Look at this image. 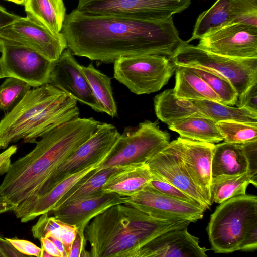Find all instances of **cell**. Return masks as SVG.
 I'll list each match as a JSON object with an SVG mask.
<instances>
[{"instance_id":"1","label":"cell","mask_w":257,"mask_h":257,"mask_svg":"<svg viewBox=\"0 0 257 257\" xmlns=\"http://www.w3.org/2000/svg\"><path fill=\"white\" fill-rule=\"evenodd\" d=\"M61 32L73 55L101 63L120 57L171 56L183 41L173 17L159 21L91 15L73 10L66 15Z\"/></svg>"},{"instance_id":"2","label":"cell","mask_w":257,"mask_h":257,"mask_svg":"<svg viewBox=\"0 0 257 257\" xmlns=\"http://www.w3.org/2000/svg\"><path fill=\"white\" fill-rule=\"evenodd\" d=\"M93 117H77L48 132L34 148L11 163L0 195L16 205L34 196L57 168L98 128Z\"/></svg>"},{"instance_id":"3","label":"cell","mask_w":257,"mask_h":257,"mask_svg":"<svg viewBox=\"0 0 257 257\" xmlns=\"http://www.w3.org/2000/svg\"><path fill=\"white\" fill-rule=\"evenodd\" d=\"M191 223L154 217L119 204L95 217L84 235L90 245L91 257H136L140 249L154 238Z\"/></svg>"},{"instance_id":"4","label":"cell","mask_w":257,"mask_h":257,"mask_svg":"<svg viewBox=\"0 0 257 257\" xmlns=\"http://www.w3.org/2000/svg\"><path fill=\"white\" fill-rule=\"evenodd\" d=\"M77 102L49 83L31 89L0 120V149L20 140L36 143L48 132L78 117Z\"/></svg>"},{"instance_id":"5","label":"cell","mask_w":257,"mask_h":257,"mask_svg":"<svg viewBox=\"0 0 257 257\" xmlns=\"http://www.w3.org/2000/svg\"><path fill=\"white\" fill-rule=\"evenodd\" d=\"M257 225V197H233L218 205L207 227L211 249L228 253L238 250L246 233Z\"/></svg>"},{"instance_id":"6","label":"cell","mask_w":257,"mask_h":257,"mask_svg":"<svg viewBox=\"0 0 257 257\" xmlns=\"http://www.w3.org/2000/svg\"><path fill=\"white\" fill-rule=\"evenodd\" d=\"M176 66L210 71L227 79L238 97L257 83V58H234L214 54L182 41L169 57Z\"/></svg>"},{"instance_id":"7","label":"cell","mask_w":257,"mask_h":257,"mask_svg":"<svg viewBox=\"0 0 257 257\" xmlns=\"http://www.w3.org/2000/svg\"><path fill=\"white\" fill-rule=\"evenodd\" d=\"M170 134L157 122L145 120L137 126L125 127L96 171L110 167L146 163L169 144Z\"/></svg>"},{"instance_id":"8","label":"cell","mask_w":257,"mask_h":257,"mask_svg":"<svg viewBox=\"0 0 257 257\" xmlns=\"http://www.w3.org/2000/svg\"><path fill=\"white\" fill-rule=\"evenodd\" d=\"M113 63L114 77L137 95L161 90L177 67L168 57L161 55L120 57Z\"/></svg>"},{"instance_id":"9","label":"cell","mask_w":257,"mask_h":257,"mask_svg":"<svg viewBox=\"0 0 257 257\" xmlns=\"http://www.w3.org/2000/svg\"><path fill=\"white\" fill-rule=\"evenodd\" d=\"M191 0H78L76 10L148 21L167 20L186 9Z\"/></svg>"},{"instance_id":"10","label":"cell","mask_w":257,"mask_h":257,"mask_svg":"<svg viewBox=\"0 0 257 257\" xmlns=\"http://www.w3.org/2000/svg\"><path fill=\"white\" fill-rule=\"evenodd\" d=\"M111 124L101 122L96 131L54 172L33 197H40L70 175L91 166L98 165L106 158L120 135Z\"/></svg>"},{"instance_id":"11","label":"cell","mask_w":257,"mask_h":257,"mask_svg":"<svg viewBox=\"0 0 257 257\" xmlns=\"http://www.w3.org/2000/svg\"><path fill=\"white\" fill-rule=\"evenodd\" d=\"M0 52L5 78L20 79L33 88L48 83L53 61L30 48L1 37Z\"/></svg>"},{"instance_id":"12","label":"cell","mask_w":257,"mask_h":257,"mask_svg":"<svg viewBox=\"0 0 257 257\" xmlns=\"http://www.w3.org/2000/svg\"><path fill=\"white\" fill-rule=\"evenodd\" d=\"M199 48L234 58H257V27L230 23L210 29L199 39Z\"/></svg>"},{"instance_id":"13","label":"cell","mask_w":257,"mask_h":257,"mask_svg":"<svg viewBox=\"0 0 257 257\" xmlns=\"http://www.w3.org/2000/svg\"><path fill=\"white\" fill-rule=\"evenodd\" d=\"M0 37L30 48L54 61L67 48L62 32L55 35L28 17H20L0 31Z\"/></svg>"},{"instance_id":"14","label":"cell","mask_w":257,"mask_h":257,"mask_svg":"<svg viewBox=\"0 0 257 257\" xmlns=\"http://www.w3.org/2000/svg\"><path fill=\"white\" fill-rule=\"evenodd\" d=\"M123 203L150 215L172 220L194 222L203 218L205 210L160 193L149 184L137 193L123 197Z\"/></svg>"},{"instance_id":"15","label":"cell","mask_w":257,"mask_h":257,"mask_svg":"<svg viewBox=\"0 0 257 257\" xmlns=\"http://www.w3.org/2000/svg\"><path fill=\"white\" fill-rule=\"evenodd\" d=\"M48 83L94 110L103 112L83 72L68 48L53 61Z\"/></svg>"},{"instance_id":"16","label":"cell","mask_w":257,"mask_h":257,"mask_svg":"<svg viewBox=\"0 0 257 257\" xmlns=\"http://www.w3.org/2000/svg\"><path fill=\"white\" fill-rule=\"evenodd\" d=\"M171 143L193 183L211 205V161L215 144L181 136Z\"/></svg>"},{"instance_id":"17","label":"cell","mask_w":257,"mask_h":257,"mask_svg":"<svg viewBox=\"0 0 257 257\" xmlns=\"http://www.w3.org/2000/svg\"><path fill=\"white\" fill-rule=\"evenodd\" d=\"M146 163L157 178L179 189L205 210L210 208L211 205L193 183L171 142Z\"/></svg>"},{"instance_id":"18","label":"cell","mask_w":257,"mask_h":257,"mask_svg":"<svg viewBox=\"0 0 257 257\" xmlns=\"http://www.w3.org/2000/svg\"><path fill=\"white\" fill-rule=\"evenodd\" d=\"M207 250L185 227L168 230L154 238L140 249L136 257H205Z\"/></svg>"},{"instance_id":"19","label":"cell","mask_w":257,"mask_h":257,"mask_svg":"<svg viewBox=\"0 0 257 257\" xmlns=\"http://www.w3.org/2000/svg\"><path fill=\"white\" fill-rule=\"evenodd\" d=\"M123 203V197L102 191L53 210L50 213L61 221L76 226L78 231L84 232L87 225L95 217L113 205Z\"/></svg>"},{"instance_id":"20","label":"cell","mask_w":257,"mask_h":257,"mask_svg":"<svg viewBox=\"0 0 257 257\" xmlns=\"http://www.w3.org/2000/svg\"><path fill=\"white\" fill-rule=\"evenodd\" d=\"M97 165L87 167L73 173L54 186L44 195L26 199L13 210L16 217L23 223L32 220L40 215L49 214L59 200L84 176L96 168Z\"/></svg>"},{"instance_id":"21","label":"cell","mask_w":257,"mask_h":257,"mask_svg":"<svg viewBox=\"0 0 257 257\" xmlns=\"http://www.w3.org/2000/svg\"><path fill=\"white\" fill-rule=\"evenodd\" d=\"M153 177L147 163L123 166L109 175L102 190L122 197L130 196L148 185Z\"/></svg>"},{"instance_id":"22","label":"cell","mask_w":257,"mask_h":257,"mask_svg":"<svg viewBox=\"0 0 257 257\" xmlns=\"http://www.w3.org/2000/svg\"><path fill=\"white\" fill-rule=\"evenodd\" d=\"M247 171L240 144L224 142L215 145L211 161V179L240 175Z\"/></svg>"},{"instance_id":"23","label":"cell","mask_w":257,"mask_h":257,"mask_svg":"<svg viewBox=\"0 0 257 257\" xmlns=\"http://www.w3.org/2000/svg\"><path fill=\"white\" fill-rule=\"evenodd\" d=\"M154 105L157 117L168 125L188 117H206L191 100L177 97L173 89H166L156 95Z\"/></svg>"},{"instance_id":"24","label":"cell","mask_w":257,"mask_h":257,"mask_svg":"<svg viewBox=\"0 0 257 257\" xmlns=\"http://www.w3.org/2000/svg\"><path fill=\"white\" fill-rule=\"evenodd\" d=\"M27 17L55 35L61 32L66 17L63 0H25Z\"/></svg>"},{"instance_id":"25","label":"cell","mask_w":257,"mask_h":257,"mask_svg":"<svg viewBox=\"0 0 257 257\" xmlns=\"http://www.w3.org/2000/svg\"><path fill=\"white\" fill-rule=\"evenodd\" d=\"M173 88L177 97L188 100H206L222 103L216 93L191 67L177 66Z\"/></svg>"},{"instance_id":"26","label":"cell","mask_w":257,"mask_h":257,"mask_svg":"<svg viewBox=\"0 0 257 257\" xmlns=\"http://www.w3.org/2000/svg\"><path fill=\"white\" fill-rule=\"evenodd\" d=\"M168 127L180 136L191 140L214 144L223 141L216 122L207 117L184 118L174 122Z\"/></svg>"},{"instance_id":"27","label":"cell","mask_w":257,"mask_h":257,"mask_svg":"<svg viewBox=\"0 0 257 257\" xmlns=\"http://www.w3.org/2000/svg\"><path fill=\"white\" fill-rule=\"evenodd\" d=\"M121 167H110L98 171H96V168L91 170L84 176L59 200L53 210L103 191L102 188L109 175Z\"/></svg>"},{"instance_id":"28","label":"cell","mask_w":257,"mask_h":257,"mask_svg":"<svg viewBox=\"0 0 257 257\" xmlns=\"http://www.w3.org/2000/svg\"><path fill=\"white\" fill-rule=\"evenodd\" d=\"M82 68L103 112L111 117L117 116V108L112 93L110 78L96 69L92 63L87 66H82Z\"/></svg>"},{"instance_id":"29","label":"cell","mask_w":257,"mask_h":257,"mask_svg":"<svg viewBox=\"0 0 257 257\" xmlns=\"http://www.w3.org/2000/svg\"><path fill=\"white\" fill-rule=\"evenodd\" d=\"M190 100L203 114L215 122L223 120L257 122V112L245 108L232 107L210 100Z\"/></svg>"},{"instance_id":"30","label":"cell","mask_w":257,"mask_h":257,"mask_svg":"<svg viewBox=\"0 0 257 257\" xmlns=\"http://www.w3.org/2000/svg\"><path fill=\"white\" fill-rule=\"evenodd\" d=\"M229 0H217L198 17L188 43L199 39L210 29L230 23Z\"/></svg>"},{"instance_id":"31","label":"cell","mask_w":257,"mask_h":257,"mask_svg":"<svg viewBox=\"0 0 257 257\" xmlns=\"http://www.w3.org/2000/svg\"><path fill=\"white\" fill-rule=\"evenodd\" d=\"M249 184L250 178L247 172L238 176L211 179V203L220 204L233 197L245 195Z\"/></svg>"},{"instance_id":"32","label":"cell","mask_w":257,"mask_h":257,"mask_svg":"<svg viewBox=\"0 0 257 257\" xmlns=\"http://www.w3.org/2000/svg\"><path fill=\"white\" fill-rule=\"evenodd\" d=\"M216 125L225 142L243 144L257 140V122L223 120Z\"/></svg>"},{"instance_id":"33","label":"cell","mask_w":257,"mask_h":257,"mask_svg":"<svg viewBox=\"0 0 257 257\" xmlns=\"http://www.w3.org/2000/svg\"><path fill=\"white\" fill-rule=\"evenodd\" d=\"M191 68L216 93L221 99L222 104L229 106L236 104L238 99L237 93L227 79L210 71Z\"/></svg>"},{"instance_id":"34","label":"cell","mask_w":257,"mask_h":257,"mask_svg":"<svg viewBox=\"0 0 257 257\" xmlns=\"http://www.w3.org/2000/svg\"><path fill=\"white\" fill-rule=\"evenodd\" d=\"M31 86L20 79L7 77L0 85V110H11L31 89Z\"/></svg>"},{"instance_id":"35","label":"cell","mask_w":257,"mask_h":257,"mask_svg":"<svg viewBox=\"0 0 257 257\" xmlns=\"http://www.w3.org/2000/svg\"><path fill=\"white\" fill-rule=\"evenodd\" d=\"M229 8L230 23L257 27V0H229Z\"/></svg>"},{"instance_id":"36","label":"cell","mask_w":257,"mask_h":257,"mask_svg":"<svg viewBox=\"0 0 257 257\" xmlns=\"http://www.w3.org/2000/svg\"><path fill=\"white\" fill-rule=\"evenodd\" d=\"M48 213L40 215L37 223L32 227L33 237L39 240L44 237L59 238L64 222L55 217H49Z\"/></svg>"},{"instance_id":"37","label":"cell","mask_w":257,"mask_h":257,"mask_svg":"<svg viewBox=\"0 0 257 257\" xmlns=\"http://www.w3.org/2000/svg\"><path fill=\"white\" fill-rule=\"evenodd\" d=\"M149 184L164 195L184 202L202 207L197 202L182 191L172 185L159 179L154 175Z\"/></svg>"},{"instance_id":"38","label":"cell","mask_w":257,"mask_h":257,"mask_svg":"<svg viewBox=\"0 0 257 257\" xmlns=\"http://www.w3.org/2000/svg\"><path fill=\"white\" fill-rule=\"evenodd\" d=\"M247 162V173L251 184L257 186V140L240 144Z\"/></svg>"},{"instance_id":"39","label":"cell","mask_w":257,"mask_h":257,"mask_svg":"<svg viewBox=\"0 0 257 257\" xmlns=\"http://www.w3.org/2000/svg\"><path fill=\"white\" fill-rule=\"evenodd\" d=\"M235 105L237 107L257 112V83L250 86L238 96Z\"/></svg>"},{"instance_id":"40","label":"cell","mask_w":257,"mask_h":257,"mask_svg":"<svg viewBox=\"0 0 257 257\" xmlns=\"http://www.w3.org/2000/svg\"><path fill=\"white\" fill-rule=\"evenodd\" d=\"M19 252L24 255L40 257L41 248L32 242L18 238H6Z\"/></svg>"},{"instance_id":"41","label":"cell","mask_w":257,"mask_h":257,"mask_svg":"<svg viewBox=\"0 0 257 257\" xmlns=\"http://www.w3.org/2000/svg\"><path fill=\"white\" fill-rule=\"evenodd\" d=\"M77 232L76 226L64 222L61 227L59 239L62 243L67 257Z\"/></svg>"},{"instance_id":"42","label":"cell","mask_w":257,"mask_h":257,"mask_svg":"<svg viewBox=\"0 0 257 257\" xmlns=\"http://www.w3.org/2000/svg\"><path fill=\"white\" fill-rule=\"evenodd\" d=\"M87 240L84 232L77 230L71 246L69 257H90L89 251L86 250Z\"/></svg>"},{"instance_id":"43","label":"cell","mask_w":257,"mask_h":257,"mask_svg":"<svg viewBox=\"0 0 257 257\" xmlns=\"http://www.w3.org/2000/svg\"><path fill=\"white\" fill-rule=\"evenodd\" d=\"M257 248V225L252 227L245 234L238 250H253Z\"/></svg>"},{"instance_id":"44","label":"cell","mask_w":257,"mask_h":257,"mask_svg":"<svg viewBox=\"0 0 257 257\" xmlns=\"http://www.w3.org/2000/svg\"><path fill=\"white\" fill-rule=\"evenodd\" d=\"M17 151V146L11 145L0 153V176L8 171L11 164V158Z\"/></svg>"},{"instance_id":"45","label":"cell","mask_w":257,"mask_h":257,"mask_svg":"<svg viewBox=\"0 0 257 257\" xmlns=\"http://www.w3.org/2000/svg\"><path fill=\"white\" fill-rule=\"evenodd\" d=\"M0 250L5 257H20L25 256L19 252L6 238L0 237Z\"/></svg>"},{"instance_id":"46","label":"cell","mask_w":257,"mask_h":257,"mask_svg":"<svg viewBox=\"0 0 257 257\" xmlns=\"http://www.w3.org/2000/svg\"><path fill=\"white\" fill-rule=\"evenodd\" d=\"M20 16L7 11L0 6V31L18 20Z\"/></svg>"},{"instance_id":"47","label":"cell","mask_w":257,"mask_h":257,"mask_svg":"<svg viewBox=\"0 0 257 257\" xmlns=\"http://www.w3.org/2000/svg\"><path fill=\"white\" fill-rule=\"evenodd\" d=\"M39 240L41 244V248L50 254L52 257H62L61 254L50 238L44 237L41 238Z\"/></svg>"},{"instance_id":"48","label":"cell","mask_w":257,"mask_h":257,"mask_svg":"<svg viewBox=\"0 0 257 257\" xmlns=\"http://www.w3.org/2000/svg\"><path fill=\"white\" fill-rule=\"evenodd\" d=\"M17 205L12 203L5 197L0 195V214L13 211Z\"/></svg>"},{"instance_id":"49","label":"cell","mask_w":257,"mask_h":257,"mask_svg":"<svg viewBox=\"0 0 257 257\" xmlns=\"http://www.w3.org/2000/svg\"><path fill=\"white\" fill-rule=\"evenodd\" d=\"M53 242L54 243L55 245L57 247V249L59 251L60 253L61 254L62 257H67V254L65 252L64 246L61 241L57 238L49 237Z\"/></svg>"},{"instance_id":"50","label":"cell","mask_w":257,"mask_h":257,"mask_svg":"<svg viewBox=\"0 0 257 257\" xmlns=\"http://www.w3.org/2000/svg\"><path fill=\"white\" fill-rule=\"evenodd\" d=\"M40 257H52V256L48 253H47L46 251H45L44 249L41 248Z\"/></svg>"},{"instance_id":"51","label":"cell","mask_w":257,"mask_h":257,"mask_svg":"<svg viewBox=\"0 0 257 257\" xmlns=\"http://www.w3.org/2000/svg\"><path fill=\"white\" fill-rule=\"evenodd\" d=\"M6 1L13 2L15 4H17L18 5H24L25 2V0H6Z\"/></svg>"},{"instance_id":"52","label":"cell","mask_w":257,"mask_h":257,"mask_svg":"<svg viewBox=\"0 0 257 257\" xmlns=\"http://www.w3.org/2000/svg\"><path fill=\"white\" fill-rule=\"evenodd\" d=\"M5 77V75L4 74L1 64H0V79L4 78Z\"/></svg>"},{"instance_id":"53","label":"cell","mask_w":257,"mask_h":257,"mask_svg":"<svg viewBox=\"0 0 257 257\" xmlns=\"http://www.w3.org/2000/svg\"><path fill=\"white\" fill-rule=\"evenodd\" d=\"M0 257H5L4 254L2 252V251L0 250Z\"/></svg>"}]
</instances>
